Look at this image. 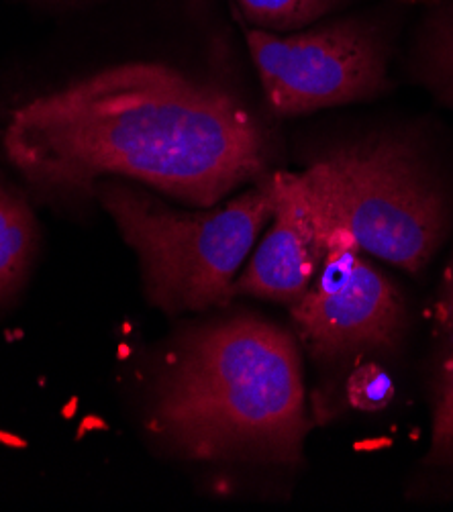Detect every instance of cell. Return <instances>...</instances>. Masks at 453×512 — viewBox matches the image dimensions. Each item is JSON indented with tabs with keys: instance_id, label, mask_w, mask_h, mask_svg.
<instances>
[{
	"instance_id": "obj_1",
	"label": "cell",
	"mask_w": 453,
	"mask_h": 512,
	"mask_svg": "<svg viewBox=\"0 0 453 512\" xmlns=\"http://www.w3.org/2000/svg\"><path fill=\"white\" fill-rule=\"evenodd\" d=\"M5 149L35 186L125 176L211 209L266 170L262 127L229 92L162 64H125L17 109Z\"/></svg>"
},
{
	"instance_id": "obj_2",
	"label": "cell",
	"mask_w": 453,
	"mask_h": 512,
	"mask_svg": "<svg viewBox=\"0 0 453 512\" xmlns=\"http://www.w3.org/2000/svg\"><path fill=\"white\" fill-rule=\"evenodd\" d=\"M147 429L203 462L298 464L311 431L294 333L237 315L184 333L166 357Z\"/></svg>"
},
{
	"instance_id": "obj_3",
	"label": "cell",
	"mask_w": 453,
	"mask_h": 512,
	"mask_svg": "<svg viewBox=\"0 0 453 512\" xmlns=\"http://www.w3.org/2000/svg\"><path fill=\"white\" fill-rule=\"evenodd\" d=\"M94 194L137 253L149 302L170 315L229 302L274 215L270 178L209 211H180L127 184H100Z\"/></svg>"
},
{
	"instance_id": "obj_4",
	"label": "cell",
	"mask_w": 453,
	"mask_h": 512,
	"mask_svg": "<svg viewBox=\"0 0 453 512\" xmlns=\"http://www.w3.org/2000/svg\"><path fill=\"white\" fill-rule=\"evenodd\" d=\"M302 178L325 231L341 229L364 253L421 274L449 227V198L419 151L392 137H366L325 151Z\"/></svg>"
},
{
	"instance_id": "obj_5",
	"label": "cell",
	"mask_w": 453,
	"mask_h": 512,
	"mask_svg": "<svg viewBox=\"0 0 453 512\" xmlns=\"http://www.w3.org/2000/svg\"><path fill=\"white\" fill-rule=\"evenodd\" d=\"M270 107L284 117L376 98L390 88V35L374 19L349 17L315 31H247Z\"/></svg>"
},
{
	"instance_id": "obj_6",
	"label": "cell",
	"mask_w": 453,
	"mask_h": 512,
	"mask_svg": "<svg viewBox=\"0 0 453 512\" xmlns=\"http://www.w3.org/2000/svg\"><path fill=\"white\" fill-rule=\"evenodd\" d=\"M290 315L300 345L331 372L368 353L396 349L409 327L405 294L341 229L327 233L321 268Z\"/></svg>"
},
{
	"instance_id": "obj_7",
	"label": "cell",
	"mask_w": 453,
	"mask_h": 512,
	"mask_svg": "<svg viewBox=\"0 0 453 512\" xmlns=\"http://www.w3.org/2000/svg\"><path fill=\"white\" fill-rule=\"evenodd\" d=\"M272 227L233 284L245 294L292 306L313 284L325 258L327 231L302 172H276Z\"/></svg>"
},
{
	"instance_id": "obj_8",
	"label": "cell",
	"mask_w": 453,
	"mask_h": 512,
	"mask_svg": "<svg viewBox=\"0 0 453 512\" xmlns=\"http://www.w3.org/2000/svg\"><path fill=\"white\" fill-rule=\"evenodd\" d=\"M413 70L425 88L453 107V0H427Z\"/></svg>"
},
{
	"instance_id": "obj_9",
	"label": "cell",
	"mask_w": 453,
	"mask_h": 512,
	"mask_svg": "<svg viewBox=\"0 0 453 512\" xmlns=\"http://www.w3.org/2000/svg\"><path fill=\"white\" fill-rule=\"evenodd\" d=\"M37 247V225L27 202L0 184V304L25 282Z\"/></svg>"
},
{
	"instance_id": "obj_10",
	"label": "cell",
	"mask_w": 453,
	"mask_h": 512,
	"mask_svg": "<svg viewBox=\"0 0 453 512\" xmlns=\"http://www.w3.org/2000/svg\"><path fill=\"white\" fill-rule=\"evenodd\" d=\"M425 462L453 468V343H445L433 372V425Z\"/></svg>"
},
{
	"instance_id": "obj_11",
	"label": "cell",
	"mask_w": 453,
	"mask_h": 512,
	"mask_svg": "<svg viewBox=\"0 0 453 512\" xmlns=\"http://www.w3.org/2000/svg\"><path fill=\"white\" fill-rule=\"evenodd\" d=\"M245 17L260 27L288 31L329 15L349 0H237Z\"/></svg>"
},
{
	"instance_id": "obj_12",
	"label": "cell",
	"mask_w": 453,
	"mask_h": 512,
	"mask_svg": "<svg viewBox=\"0 0 453 512\" xmlns=\"http://www.w3.org/2000/svg\"><path fill=\"white\" fill-rule=\"evenodd\" d=\"M347 392L351 402L364 411L382 408L392 398V384L388 376L378 368H364L349 380Z\"/></svg>"
},
{
	"instance_id": "obj_13",
	"label": "cell",
	"mask_w": 453,
	"mask_h": 512,
	"mask_svg": "<svg viewBox=\"0 0 453 512\" xmlns=\"http://www.w3.org/2000/svg\"><path fill=\"white\" fill-rule=\"evenodd\" d=\"M435 323L445 343H453V253L443 270L435 300Z\"/></svg>"
}]
</instances>
